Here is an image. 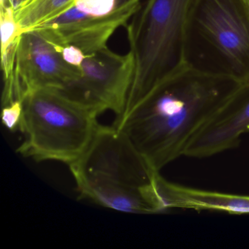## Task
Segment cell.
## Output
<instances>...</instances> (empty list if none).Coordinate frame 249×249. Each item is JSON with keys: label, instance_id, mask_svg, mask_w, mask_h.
<instances>
[{"label": "cell", "instance_id": "obj_1", "mask_svg": "<svg viewBox=\"0 0 249 249\" xmlns=\"http://www.w3.org/2000/svg\"><path fill=\"white\" fill-rule=\"evenodd\" d=\"M240 83L188 62L117 116L113 126L154 170L185 155L201 128Z\"/></svg>", "mask_w": 249, "mask_h": 249}, {"label": "cell", "instance_id": "obj_2", "mask_svg": "<svg viewBox=\"0 0 249 249\" xmlns=\"http://www.w3.org/2000/svg\"><path fill=\"white\" fill-rule=\"evenodd\" d=\"M81 197L130 213L163 212L154 170L114 126L99 124L85 152L70 164Z\"/></svg>", "mask_w": 249, "mask_h": 249}, {"label": "cell", "instance_id": "obj_3", "mask_svg": "<svg viewBox=\"0 0 249 249\" xmlns=\"http://www.w3.org/2000/svg\"><path fill=\"white\" fill-rule=\"evenodd\" d=\"M197 2L147 0L126 24L135 72L124 109L190 62L188 46Z\"/></svg>", "mask_w": 249, "mask_h": 249}, {"label": "cell", "instance_id": "obj_4", "mask_svg": "<svg viewBox=\"0 0 249 249\" xmlns=\"http://www.w3.org/2000/svg\"><path fill=\"white\" fill-rule=\"evenodd\" d=\"M23 103L19 130L24 141L18 153L70 165L85 152L99 125L97 113L51 89L33 91Z\"/></svg>", "mask_w": 249, "mask_h": 249}, {"label": "cell", "instance_id": "obj_5", "mask_svg": "<svg viewBox=\"0 0 249 249\" xmlns=\"http://www.w3.org/2000/svg\"><path fill=\"white\" fill-rule=\"evenodd\" d=\"M62 44L46 29L24 32L2 56V106L40 89L61 90L81 76L62 57Z\"/></svg>", "mask_w": 249, "mask_h": 249}, {"label": "cell", "instance_id": "obj_6", "mask_svg": "<svg viewBox=\"0 0 249 249\" xmlns=\"http://www.w3.org/2000/svg\"><path fill=\"white\" fill-rule=\"evenodd\" d=\"M219 55L224 72L249 78V10L242 0H198L192 29Z\"/></svg>", "mask_w": 249, "mask_h": 249}, {"label": "cell", "instance_id": "obj_7", "mask_svg": "<svg viewBox=\"0 0 249 249\" xmlns=\"http://www.w3.org/2000/svg\"><path fill=\"white\" fill-rule=\"evenodd\" d=\"M75 87L88 107L99 115L123 112L133 81L135 62L130 52L121 55L103 48L86 55Z\"/></svg>", "mask_w": 249, "mask_h": 249}, {"label": "cell", "instance_id": "obj_8", "mask_svg": "<svg viewBox=\"0 0 249 249\" xmlns=\"http://www.w3.org/2000/svg\"><path fill=\"white\" fill-rule=\"evenodd\" d=\"M141 6V0H119L108 15L93 17L81 12L73 5L33 29H49L59 43L72 45L84 54H91L106 47L107 40L116 30L126 25Z\"/></svg>", "mask_w": 249, "mask_h": 249}, {"label": "cell", "instance_id": "obj_9", "mask_svg": "<svg viewBox=\"0 0 249 249\" xmlns=\"http://www.w3.org/2000/svg\"><path fill=\"white\" fill-rule=\"evenodd\" d=\"M249 132V78L240 83L189 144L184 157L203 159L233 149Z\"/></svg>", "mask_w": 249, "mask_h": 249}, {"label": "cell", "instance_id": "obj_10", "mask_svg": "<svg viewBox=\"0 0 249 249\" xmlns=\"http://www.w3.org/2000/svg\"><path fill=\"white\" fill-rule=\"evenodd\" d=\"M157 195L163 211L172 208L225 211L249 214V196L202 190L166 180L160 173L156 179Z\"/></svg>", "mask_w": 249, "mask_h": 249}, {"label": "cell", "instance_id": "obj_11", "mask_svg": "<svg viewBox=\"0 0 249 249\" xmlns=\"http://www.w3.org/2000/svg\"><path fill=\"white\" fill-rule=\"evenodd\" d=\"M74 3L75 0H29L14 11V17L24 33L52 19Z\"/></svg>", "mask_w": 249, "mask_h": 249}, {"label": "cell", "instance_id": "obj_12", "mask_svg": "<svg viewBox=\"0 0 249 249\" xmlns=\"http://www.w3.org/2000/svg\"><path fill=\"white\" fill-rule=\"evenodd\" d=\"M0 30H1V53H3L23 33L14 17L11 8L0 6Z\"/></svg>", "mask_w": 249, "mask_h": 249}, {"label": "cell", "instance_id": "obj_13", "mask_svg": "<svg viewBox=\"0 0 249 249\" xmlns=\"http://www.w3.org/2000/svg\"><path fill=\"white\" fill-rule=\"evenodd\" d=\"M119 0H75L74 5L81 12L93 17L108 15L116 8Z\"/></svg>", "mask_w": 249, "mask_h": 249}, {"label": "cell", "instance_id": "obj_14", "mask_svg": "<svg viewBox=\"0 0 249 249\" xmlns=\"http://www.w3.org/2000/svg\"><path fill=\"white\" fill-rule=\"evenodd\" d=\"M24 114L22 100H15L2 107V122L4 126L11 131L19 130Z\"/></svg>", "mask_w": 249, "mask_h": 249}, {"label": "cell", "instance_id": "obj_15", "mask_svg": "<svg viewBox=\"0 0 249 249\" xmlns=\"http://www.w3.org/2000/svg\"><path fill=\"white\" fill-rule=\"evenodd\" d=\"M61 52L67 63L77 68H80L86 56L81 49L72 45H62Z\"/></svg>", "mask_w": 249, "mask_h": 249}, {"label": "cell", "instance_id": "obj_16", "mask_svg": "<svg viewBox=\"0 0 249 249\" xmlns=\"http://www.w3.org/2000/svg\"><path fill=\"white\" fill-rule=\"evenodd\" d=\"M28 1L29 0H0V6L11 8L14 11H16L27 3Z\"/></svg>", "mask_w": 249, "mask_h": 249}, {"label": "cell", "instance_id": "obj_17", "mask_svg": "<svg viewBox=\"0 0 249 249\" xmlns=\"http://www.w3.org/2000/svg\"><path fill=\"white\" fill-rule=\"evenodd\" d=\"M242 1L246 5V6L247 7L248 9L249 10V0H242Z\"/></svg>", "mask_w": 249, "mask_h": 249}]
</instances>
